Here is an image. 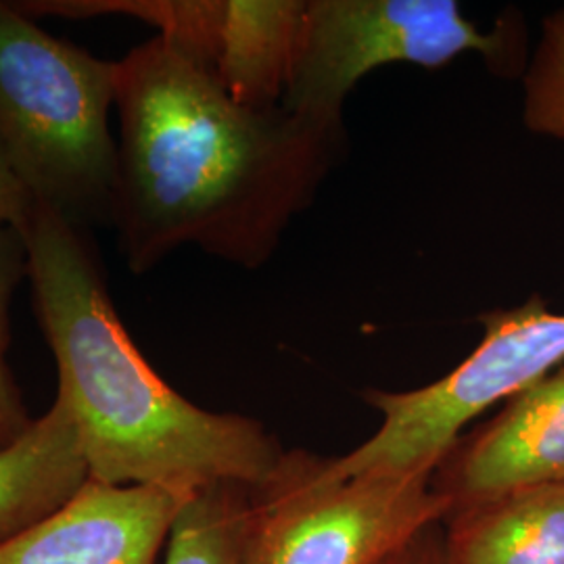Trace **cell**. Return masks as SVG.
<instances>
[{"instance_id":"obj_1","label":"cell","mask_w":564,"mask_h":564,"mask_svg":"<svg viewBox=\"0 0 564 564\" xmlns=\"http://www.w3.org/2000/svg\"><path fill=\"white\" fill-rule=\"evenodd\" d=\"M116 109L111 226L137 276L181 247L270 262L345 147L343 121L241 105L162 36L116 61Z\"/></svg>"},{"instance_id":"obj_2","label":"cell","mask_w":564,"mask_h":564,"mask_svg":"<svg viewBox=\"0 0 564 564\" xmlns=\"http://www.w3.org/2000/svg\"><path fill=\"white\" fill-rule=\"evenodd\" d=\"M28 281L90 479L197 494L263 481L284 449L260 421L188 402L147 362L109 297L84 230L34 205Z\"/></svg>"},{"instance_id":"obj_3","label":"cell","mask_w":564,"mask_h":564,"mask_svg":"<svg viewBox=\"0 0 564 564\" xmlns=\"http://www.w3.org/2000/svg\"><path fill=\"white\" fill-rule=\"evenodd\" d=\"M116 61L44 32L0 0V141L34 205L88 230L111 226Z\"/></svg>"},{"instance_id":"obj_4","label":"cell","mask_w":564,"mask_h":564,"mask_svg":"<svg viewBox=\"0 0 564 564\" xmlns=\"http://www.w3.org/2000/svg\"><path fill=\"white\" fill-rule=\"evenodd\" d=\"M449 510L433 473L345 477L326 456L284 449L247 489L241 564H381Z\"/></svg>"},{"instance_id":"obj_5","label":"cell","mask_w":564,"mask_h":564,"mask_svg":"<svg viewBox=\"0 0 564 564\" xmlns=\"http://www.w3.org/2000/svg\"><path fill=\"white\" fill-rule=\"evenodd\" d=\"M479 323L484 339L477 349L435 383L364 393L383 421L368 442L328 458L333 473H435L466 424L564 366V314L550 312L540 295L487 312Z\"/></svg>"},{"instance_id":"obj_6","label":"cell","mask_w":564,"mask_h":564,"mask_svg":"<svg viewBox=\"0 0 564 564\" xmlns=\"http://www.w3.org/2000/svg\"><path fill=\"white\" fill-rule=\"evenodd\" d=\"M464 53H479L506 78L524 67L517 23L500 21L481 32L454 0H305L282 107L312 120L343 121V102L372 69L391 63L435 69Z\"/></svg>"},{"instance_id":"obj_7","label":"cell","mask_w":564,"mask_h":564,"mask_svg":"<svg viewBox=\"0 0 564 564\" xmlns=\"http://www.w3.org/2000/svg\"><path fill=\"white\" fill-rule=\"evenodd\" d=\"M193 494L88 479L67 502L0 547V564H155Z\"/></svg>"},{"instance_id":"obj_8","label":"cell","mask_w":564,"mask_h":564,"mask_svg":"<svg viewBox=\"0 0 564 564\" xmlns=\"http://www.w3.org/2000/svg\"><path fill=\"white\" fill-rule=\"evenodd\" d=\"M433 484L452 508L529 485L564 484V366L463 435L435 468Z\"/></svg>"},{"instance_id":"obj_9","label":"cell","mask_w":564,"mask_h":564,"mask_svg":"<svg viewBox=\"0 0 564 564\" xmlns=\"http://www.w3.org/2000/svg\"><path fill=\"white\" fill-rule=\"evenodd\" d=\"M303 15L305 0H207L193 61L241 105H282Z\"/></svg>"},{"instance_id":"obj_10","label":"cell","mask_w":564,"mask_h":564,"mask_svg":"<svg viewBox=\"0 0 564 564\" xmlns=\"http://www.w3.org/2000/svg\"><path fill=\"white\" fill-rule=\"evenodd\" d=\"M444 527L454 564H564V484L452 508Z\"/></svg>"},{"instance_id":"obj_11","label":"cell","mask_w":564,"mask_h":564,"mask_svg":"<svg viewBox=\"0 0 564 564\" xmlns=\"http://www.w3.org/2000/svg\"><path fill=\"white\" fill-rule=\"evenodd\" d=\"M88 479L76 424L57 398L0 452V547L67 505Z\"/></svg>"},{"instance_id":"obj_12","label":"cell","mask_w":564,"mask_h":564,"mask_svg":"<svg viewBox=\"0 0 564 564\" xmlns=\"http://www.w3.org/2000/svg\"><path fill=\"white\" fill-rule=\"evenodd\" d=\"M245 485H214L191 496L167 540L165 564H241Z\"/></svg>"},{"instance_id":"obj_13","label":"cell","mask_w":564,"mask_h":564,"mask_svg":"<svg viewBox=\"0 0 564 564\" xmlns=\"http://www.w3.org/2000/svg\"><path fill=\"white\" fill-rule=\"evenodd\" d=\"M524 126L564 141V7L552 11L523 72Z\"/></svg>"},{"instance_id":"obj_14","label":"cell","mask_w":564,"mask_h":564,"mask_svg":"<svg viewBox=\"0 0 564 564\" xmlns=\"http://www.w3.org/2000/svg\"><path fill=\"white\" fill-rule=\"evenodd\" d=\"M28 279V251L20 228H0V452L21 440L36 419L30 416L7 364L9 314L20 282Z\"/></svg>"},{"instance_id":"obj_15","label":"cell","mask_w":564,"mask_h":564,"mask_svg":"<svg viewBox=\"0 0 564 564\" xmlns=\"http://www.w3.org/2000/svg\"><path fill=\"white\" fill-rule=\"evenodd\" d=\"M32 209H34V202L23 188L4 151V144L0 141V228L13 226L23 230Z\"/></svg>"},{"instance_id":"obj_16","label":"cell","mask_w":564,"mask_h":564,"mask_svg":"<svg viewBox=\"0 0 564 564\" xmlns=\"http://www.w3.org/2000/svg\"><path fill=\"white\" fill-rule=\"evenodd\" d=\"M381 564H454L445 544L444 521L429 524Z\"/></svg>"}]
</instances>
